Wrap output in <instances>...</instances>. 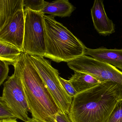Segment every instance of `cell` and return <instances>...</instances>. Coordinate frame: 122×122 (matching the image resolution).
<instances>
[{
	"mask_svg": "<svg viewBox=\"0 0 122 122\" xmlns=\"http://www.w3.org/2000/svg\"><path fill=\"white\" fill-rule=\"evenodd\" d=\"M47 2L43 0H23L24 8H27L34 11L41 12Z\"/></svg>",
	"mask_w": 122,
	"mask_h": 122,
	"instance_id": "2e32d148",
	"label": "cell"
},
{
	"mask_svg": "<svg viewBox=\"0 0 122 122\" xmlns=\"http://www.w3.org/2000/svg\"><path fill=\"white\" fill-rule=\"evenodd\" d=\"M10 64L0 60V86L3 83L8 76Z\"/></svg>",
	"mask_w": 122,
	"mask_h": 122,
	"instance_id": "d6986e66",
	"label": "cell"
},
{
	"mask_svg": "<svg viewBox=\"0 0 122 122\" xmlns=\"http://www.w3.org/2000/svg\"><path fill=\"white\" fill-rule=\"evenodd\" d=\"M29 56L57 106L61 111L68 115L72 98L62 87L59 80V71L53 67L51 63L44 57Z\"/></svg>",
	"mask_w": 122,
	"mask_h": 122,
	"instance_id": "277c9868",
	"label": "cell"
},
{
	"mask_svg": "<svg viewBox=\"0 0 122 122\" xmlns=\"http://www.w3.org/2000/svg\"><path fill=\"white\" fill-rule=\"evenodd\" d=\"M25 28L23 52L30 56L44 57L46 54L44 15L40 12L24 8Z\"/></svg>",
	"mask_w": 122,
	"mask_h": 122,
	"instance_id": "5b68a950",
	"label": "cell"
},
{
	"mask_svg": "<svg viewBox=\"0 0 122 122\" xmlns=\"http://www.w3.org/2000/svg\"><path fill=\"white\" fill-rule=\"evenodd\" d=\"M0 122H18L16 119H2L0 120Z\"/></svg>",
	"mask_w": 122,
	"mask_h": 122,
	"instance_id": "44dd1931",
	"label": "cell"
},
{
	"mask_svg": "<svg viewBox=\"0 0 122 122\" xmlns=\"http://www.w3.org/2000/svg\"><path fill=\"white\" fill-rule=\"evenodd\" d=\"M2 97L16 119L24 122L30 119V110L22 83L15 73L4 83Z\"/></svg>",
	"mask_w": 122,
	"mask_h": 122,
	"instance_id": "52a82bcc",
	"label": "cell"
},
{
	"mask_svg": "<svg viewBox=\"0 0 122 122\" xmlns=\"http://www.w3.org/2000/svg\"><path fill=\"white\" fill-rule=\"evenodd\" d=\"M122 99L119 87L111 82L77 93L72 98L68 114L71 122H106L117 100Z\"/></svg>",
	"mask_w": 122,
	"mask_h": 122,
	"instance_id": "7a4b0ae2",
	"label": "cell"
},
{
	"mask_svg": "<svg viewBox=\"0 0 122 122\" xmlns=\"http://www.w3.org/2000/svg\"><path fill=\"white\" fill-rule=\"evenodd\" d=\"M75 9L74 6L68 0H58L47 2L41 11L43 14H47L52 16H69Z\"/></svg>",
	"mask_w": 122,
	"mask_h": 122,
	"instance_id": "8fae6325",
	"label": "cell"
},
{
	"mask_svg": "<svg viewBox=\"0 0 122 122\" xmlns=\"http://www.w3.org/2000/svg\"><path fill=\"white\" fill-rule=\"evenodd\" d=\"M23 8V0H0V30L11 16Z\"/></svg>",
	"mask_w": 122,
	"mask_h": 122,
	"instance_id": "4fadbf2b",
	"label": "cell"
},
{
	"mask_svg": "<svg viewBox=\"0 0 122 122\" xmlns=\"http://www.w3.org/2000/svg\"><path fill=\"white\" fill-rule=\"evenodd\" d=\"M46 54L57 63L68 62L84 55L87 47L66 27L51 16L44 15Z\"/></svg>",
	"mask_w": 122,
	"mask_h": 122,
	"instance_id": "3957f363",
	"label": "cell"
},
{
	"mask_svg": "<svg viewBox=\"0 0 122 122\" xmlns=\"http://www.w3.org/2000/svg\"><path fill=\"white\" fill-rule=\"evenodd\" d=\"M84 55L112 65L122 71V49L86 48Z\"/></svg>",
	"mask_w": 122,
	"mask_h": 122,
	"instance_id": "30bf717a",
	"label": "cell"
},
{
	"mask_svg": "<svg viewBox=\"0 0 122 122\" xmlns=\"http://www.w3.org/2000/svg\"><path fill=\"white\" fill-rule=\"evenodd\" d=\"M69 81L77 93L91 89L101 83L89 74L77 71H74Z\"/></svg>",
	"mask_w": 122,
	"mask_h": 122,
	"instance_id": "7c38bea8",
	"label": "cell"
},
{
	"mask_svg": "<svg viewBox=\"0 0 122 122\" xmlns=\"http://www.w3.org/2000/svg\"><path fill=\"white\" fill-rule=\"evenodd\" d=\"M40 122L38 120L35 119H33V118H30L29 120L27 122Z\"/></svg>",
	"mask_w": 122,
	"mask_h": 122,
	"instance_id": "7402d4cb",
	"label": "cell"
},
{
	"mask_svg": "<svg viewBox=\"0 0 122 122\" xmlns=\"http://www.w3.org/2000/svg\"><path fill=\"white\" fill-rule=\"evenodd\" d=\"M15 118H16L15 116L2 96H0V120Z\"/></svg>",
	"mask_w": 122,
	"mask_h": 122,
	"instance_id": "e0dca14e",
	"label": "cell"
},
{
	"mask_svg": "<svg viewBox=\"0 0 122 122\" xmlns=\"http://www.w3.org/2000/svg\"><path fill=\"white\" fill-rule=\"evenodd\" d=\"M91 13L94 27L99 33L106 36L115 32V26L107 15L103 1H94Z\"/></svg>",
	"mask_w": 122,
	"mask_h": 122,
	"instance_id": "9c48e42d",
	"label": "cell"
},
{
	"mask_svg": "<svg viewBox=\"0 0 122 122\" xmlns=\"http://www.w3.org/2000/svg\"><path fill=\"white\" fill-rule=\"evenodd\" d=\"M25 28L24 8L19 9L0 30V41L11 44L23 52Z\"/></svg>",
	"mask_w": 122,
	"mask_h": 122,
	"instance_id": "ba28073f",
	"label": "cell"
},
{
	"mask_svg": "<svg viewBox=\"0 0 122 122\" xmlns=\"http://www.w3.org/2000/svg\"><path fill=\"white\" fill-rule=\"evenodd\" d=\"M67 65L74 71L89 74L101 83H115L122 93V72L116 67L85 55L68 62Z\"/></svg>",
	"mask_w": 122,
	"mask_h": 122,
	"instance_id": "8992f818",
	"label": "cell"
},
{
	"mask_svg": "<svg viewBox=\"0 0 122 122\" xmlns=\"http://www.w3.org/2000/svg\"><path fill=\"white\" fill-rule=\"evenodd\" d=\"M14 72L21 81L32 118L51 122L61 111L36 69L30 56L23 52L14 64Z\"/></svg>",
	"mask_w": 122,
	"mask_h": 122,
	"instance_id": "6da1fadb",
	"label": "cell"
},
{
	"mask_svg": "<svg viewBox=\"0 0 122 122\" xmlns=\"http://www.w3.org/2000/svg\"><path fill=\"white\" fill-rule=\"evenodd\" d=\"M22 53L15 47L0 41V60L13 65Z\"/></svg>",
	"mask_w": 122,
	"mask_h": 122,
	"instance_id": "5bb4252c",
	"label": "cell"
},
{
	"mask_svg": "<svg viewBox=\"0 0 122 122\" xmlns=\"http://www.w3.org/2000/svg\"><path fill=\"white\" fill-rule=\"evenodd\" d=\"M55 119L57 122H71L68 115L59 111L55 116Z\"/></svg>",
	"mask_w": 122,
	"mask_h": 122,
	"instance_id": "ffe728a7",
	"label": "cell"
},
{
	"mask_svg": "<svg viewBox=\"0 0 122 122\" xmlns=\"http://www.w3.org/2000/svg\"><path fill=\"white\" fill-rule=\"evenodd\" d=\"M106 122H122V99L117 100Z\"/></svg>",
	"mask_w": 122,
	"mask_h": 122,
	"instance_id": "9a60e30c",
	"label": "cell"
},
{
	"mask_svg": "<svg viewBox=\"0 0 122 122\" xmlns=\"http://www.w3.org/2000/svg\"><path fill=\"white\" fill-rule=\"evenodd\" d=\"M59 80L64 89L71 98H73L77 94V92L69 80L64 79L61 77H59Z\"/></svg>",
	"mask_w": 122,
	"mask_h": 122,
	"instance_id": "ac0fdd59",
	"label": "cell"
}]
</instances>
